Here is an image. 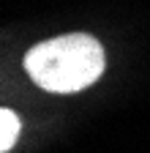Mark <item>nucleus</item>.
<instances>
[{"mask_svg": "<svg viewBox=\"0 0 150 153\" xmlns=\"http://www.w3.org/2000/svg\"><path fill=\"white\" fill-rule=\"evenodd\" d=\"M27 76L47 93H79L106 71L104 44L90 33H63L38 41L25 55Z\"/></svg>", "mask_w": 150, "mask_h": 153, "instance_id": "f257e3e1", "label": "nucleus"}, {"mask_svg": "<svg viewBox=\"0 0 150 153\" xmlns=\"http://www.w3.org/2000/svg\"><path fill=\"white\" fill-rule=\"evenodd\" d=\"M22 134V118L8 107H0V153H8Z\"/></svg>", "mask_w": 150, "mask_h": 153, "instance_id": "f03ea898", "label": "nucleus"}]
</instances>
